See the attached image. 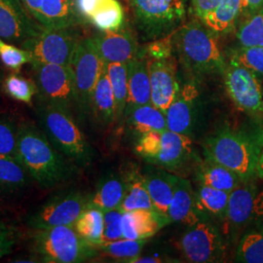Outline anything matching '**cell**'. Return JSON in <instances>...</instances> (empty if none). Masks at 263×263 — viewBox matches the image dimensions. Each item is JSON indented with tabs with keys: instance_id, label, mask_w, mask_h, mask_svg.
Here are the masks:
<instances>
[{
	"instance_id": "obj_6",
	"label": "cell",
	"mask_w": 263,
	"mask_h": 263,
	"mask_svg": "<svg viewBox=\"0 0 263 263\" xmlns=\"http://www.w3.org/2000/svg\"><path fill=\"white\" fill-rule=\"evenodd\" d=\"M38 100L71 111L77 106L74 76L70 66L31 63Z\"/></svg>"
},
{
	"instance_id": "obj_17",
	"label": "cell",
	"mask_w": 263,
	"mask_h": 263,
	"mask_svg": "<svg viewBox=\"0 0 263 263\" xmlns=\"http://www.w3.org/2000/svg\"><path fill=\"white\" fill-rule=\"evenodd\" d=\"M76 14L101 31H113L124 27V10L118 0H74Z\"/></svg>"
},
{
	"instance_id": "obj_15",
	"label": "cell",
	"mask_w": 263,
	"mask_h": 263,
	"mask_svg": "<svg viewBox=\"0 0 263 263\" xmlns=\"http://www.w3.org/2000/svg\"><path fill=\"white\" fill-rule=\"evenodd\" d=\"M261 196L253 180L245 181L229 193L226 221L233 238L252 226L261 212Z\"/></svg>"
},
{
	"instance_id": "obj_2",
	"label": "cell",
	"mask_w": 263,
	"mask_h": 263,
	"mask_svg": "<svg viewBox=\"0 0 263 263\" xmlns=\"http://www.w3.org/2000/svg\"><path fill=\"white\" fill-rule=\"evenodd\" d=\"M16 159L43 187H55L79 174V167L58 151L32 122L19 125Z\"/></svg>"
},
{
	"instance_id": "obj_7",
	"label": "cell",
	"mask_w": 263,
	"mask_h": 263,
	"mask_svg": "<svg viewBox=\"0 0 263 263\" xmlns=\"http://www.w3.org/2000/svg\"><path fill=\"white\" fill-rule=\"evenodd\" d=\"M179 248L188 262H222L226 258L224 238L211 219L202 218L187 226L179 239Z\"/></svg>"
},
{
	"instance_id": "obj_42",
	"label": "cell",
	"mask_w": 263,
	"mask_h": 263,
	"mask_svg": "<svg viewBox=\"0 0 263 263\" xmlns=\"http://www.w3.org/2000/svg\"><path fill=\"white\" fill-rule=\"evenodd\" d=\"M161 136L162 132H148L141 135L135 145V152L151 164L159 153Z\"/></svg>"
},
{
	"instance_id": "obj_40",
	"label": "cell",
	"mask_w": 263,
	"mask_h": 263,
	"mask_svg": "<svg viewBox=\"0 0 263 263\" xmlns=\"http://www.w3.org/2000/svg\"><path fill=\"white\" fill-rule=\"evenodd\" d=\"M0 61L10 69L19 70L24 65L32 63V56L27 50L0 38Z\"/></svg>"
},
{
	"instance_id": "obj_27",
	"label": "cell",
	"mask_w": 263,
	"mask_h": 263,
	"mask_svg": "<svg viewBox=\"0 0 263 263\" xmlns=\"http://www.w3.org/2000/svg\"><path fill=\"white\" fill-rule=\"evenodd\" d=\"M243 11L242 0H221L215 10L201 22L217 36L227 35L235 29L236 24Z\"/></svg>"
},
{
	"instance_id": "obj_49",
	"label": "cell",
	"mask_w": 263,
	"mask_h": 263,
	"mask_svg": "<svg viewBox=\"0 0 263 263\" xmlns=\"http://www.w3.org/2000/svg\"><path fill=\"white\" fill-rule=\"evenodd\" d=\"M159 263V262H168V260H166L163 257L159 256H138L137 258H135L131 263Z\"/></svg>"
},
{
	"instance_id": "obj_28",
	"label": "cell",
	"mask_w": 263,
	"mask_h": 263,
	"mask_svg": "<svg viewBox=\"0 0 263 263\" xmlns=\"http://www.w3.org/2000/svg\"><path fill=\"white\" fill-rule=\"evenodd\" d=\"M91 112L95 119L103 126H109L116 121L115 98L105 68L95 86L91 100Z\"/></svg>"
},
{
	"instance_id": "obj_23",
	"label": "cell",
	"mask_w": 263,
	"mask_h": 263,
	"mask_svg": "<svg viewBox=\"0 0 263 263\" xmlns=\"http://www.w3.org/2000/svg\"><path fill=\"white\" fill-rule=\"evenodd\" d=\"M127 189L125 177L107 174L99 180L94 194L90 196L89 207L98 208L103 212L118 209Z\"/></svg>"
},
{
	"instance_id": "obj_41",
	"label": "cell",
	"mask_w": 263,
	"mask_h": 263,
	"mask_svg": "<svg viewBox=\"0 0 263 263\" xmlns=\"http://www.w3.org/2000/svg\"><path fill=\"white\" fill-rule=\"evenodd\" d=\"M19 126L8 116L0 117V155L16 158Z\"/></svg>"
},
{
	"instance_id": "obj_35",
	"label": "cell",
	"mask_w": 263,
	"mask_h": 263,
	"mask_svg": "<svg viewBox=\"0 0 263 263\" xmlns=\"http://www.w3.org/2000/svg\"><path fill=\"white\" fill-rule=\"evenodd\" d=\"M105 70L116 104V121L122 119L128 100V64L111 63L105 64Z\"/></svg>"
},
{
	"instance_id": "obj_47",
	"label": "cell",
	"mask_w": 263,
	"mask_h": 263,
	"mask_svg": "<svg viewBox=\"0 0 263 263\" xmlns=\"http://www.w3.org/2000/svg\"><path fill=\"white\" fill-rule=\"evenodd\" d=\"M21 2L24 4L26 9L30 13V15L37 21L43 0H21Z\"/></svg>"
},
{
	"instance_id": "obj_11",
	"label": "cell",
	"mask_w": 263,
	"mask_h": 263,
	"mask_svg": "<svg viewBox=\"0 0 263 263\" xmlns=\"http://www.w3.org/2000/svg\"><path fill=\"white\" fill-rule=\"evenodd\" d=\"M70 67L74 76L77 107L81 112L88 114L91 112L95 86L105 68V63L100 56L93 38L79 41Z\"/></svg>"
},
{
	"instance_id": "obj_26",
	"label": "cell",
	"mask_w": 263,
	"mask_h": 263,
	"mask_svg": "<svg viewBox=\"0 0 263 263\" xmlns=\"http://www.w3.org/2000/svg\"><path fill=\"white\" fill-rule=\"evenodd\" d=\"M37 22L46 28H72L81 23L74 0H43Z\"/></svg>"
},
{
	"instance_id": "obj_22",
	"label": "cell",
	"mask_w": 263,
	"mask_h": 263,
	"mask_svg": "<svg viewBox=\"0 0 263 263\" xmlns=\"http://www.w3.org/2000/svg\"><path fill=\"white\" fill-rule=\"evenodd\" d=\"M147 104H151L148 60L139 54L136 59L128 63V100L126 110Z\"/></svg>"
},
{
	"instance_id": "obj_45",
	"label": "cell",
	"mask_w": 263,
	"mask_h": 263,
	"mask_svg": "<svg viewBox=\"0 0 263 263\" xmlns=\"http://www.w3.org/2000/svg\"><path fill=\"white\" fill-rule=\"evenodd\" d=\"M19 240V231L16 227L0 220V258L10 254Z\"/></svg>"
},
{
	"instance_id": "obj_12",
	"label": "cell",
	"mask_w": 263,
	"mask_h": 263,
	"mask_svg": "<svg viewBox=\"0 0 263 263\" xmlns=\"http://www.w3.org/2000/svg\"><path fill=\"white\" fill-rule=\"evenodd\" d=\"M79 41L71 28H44L21 48L31 54L32 63L70 66Z\"/></svg>"
},
{
	"instance_id": "obj_21",
	"label": "cell",
	"mask_w": 263,
	"mask_h": 263,
	"mask_svg": "<svg viewBox=\"0 0 263 263\" xmlns=\"http://www.w3.org/2000/svg\"><path fill=\"white\" fill-rule=\"evenodd\" d=\"M170 222L190 226L201 219L196 207V194L191 182L179 177L170 205Z\"/></svg>"
},
{
	"instance_id": "obj_37",
	"label": "cell",
	"mask_w": 263,
	"mask_h": 263,
	"mask_svg": "<svg viewBox=\"0 0 263 263\" xmlns=\"http://www.w3.org/2000/svg\"><path fill=\"white\" fill-rule=\"evenodd\" d=\"M237 39L240 46L263 47V8L253 14L239 27Z\"/></svg>"
},
{
	"instance_id": "obj_51",
	"label": "cell",
	"mask_w": 263,
	"mask_h": 263,
	"mask_svg": "<svg viewBox=\"0 0 263 263\" xmlns=\"http://www.w3.org/2000/svg\"><path fill=\"white\" fill-rule=\"evenodd\" d=\"M0 83H1V70H0Z\"/></svg>"
},
{
	"instance_id": "obj_24",
	"label": "cell",
	"mask_w": 263,
	"mask_h": 263,
	"mask_svg": "<svg viewBox=\"0 0 263 263\" xmlns=\"http://www.w3.org/2000/svg\"><path fill=\"white\" fill-rule=\"evenodd\" d=\"M178 179V176L165 171L153 172L144 177V183L149 193L154 210L168 219L170 205Z\"/></svg>"
},
{
	"instance_id": "obj_13",
	"label": "cell",
	"mask_w": 263,
	"mask_h": 263,
	"mask_svg": "<svg viewBox=\"0 0 263 263\" xmlns=\"http://www.w3.org/2000/svg\"><path fill=\"white\" fill-rule=\"evenodd\" d=\"M44 29L21 0H0V38L22 46Z\"/></svg>"
},
{
	"instance_id": "obj_38",
	"label": "cell",
	"mask_w": 263,
	"mask_h": 263,
	"mask_svg": "<svg viewBox=\"0 0 263 263\" xmlns=\"http://www.w3.org/2000/svg\"><path fill=\"white\" fill-rule=\"evenodd\" d=\"M2 89L10 98L28 104L32 103L34 96L37 93L34 81L16 73L10 74L4 79Z\"/></svg>"
},
{
	"instance_id": "obj_39",
	"label": "cell",
	"mask_w": 263,
	"mask_h": 263,
	"mask_svg": "<svg viewBox=\"0 0 263 263\" xmlns=\"http://www.w3.org/2000/svg\"><path fill=\"white\" fill-rule=\"evenodd\" d=\"M229 60L235 61L263 79V47L240 46L231 52Z\"/></svg>"
},
{
	"instance_id": "obj_10",
	"label": "cell",
	"mask_w": 263,
	"mask_h": 263,
	"mask_svg": "<svg viewBox=\"0 0 263 263\" xmlns=\"http://www.w3.org/2000/svg\"><path fill=\"white\" fill-rule=\"evenodd\" d=\"M143 33L149 38L167 36L185 19L184 0H132Z\"/></svg>"
},
{
	"instance_id": "obj_25",
	"label": "cell",
	"mask_w": 263,
	"mask_h": 263,
	"mask_svg": "<svg viewBox=\"0 0 263 263\" xmlns=\"http://www.w3.org/2000/svg\"><path fill=\"white\" fill-rule=\"evenodd\" d=\"M124 117L129 129L138 137L148 132H163L168 129L166 113L152 104L130 108L125 111Z\"/></svg>"
},
{
	"instance_id": "obj_50",
	"label": "cell",
	"mask_w": 263,
	"mask_h": 263,
	"mask_svg": "<svg viewBox=\"0 0 263 263\" xmlns=\"http://www.w3.org/2000/svg\"><path fill=\"white\" fill-rule=\"evenodd\" d=\"M256 172H257V176L260 177L261 179H263V151L262 152H261V154H260L258 163H257V169H256Z\"/></svg>"
},
{
	"instance_id": "obj_9",
	"label": "cell",
	"mask_w": 263,
	"mask_h": 263,
	"mask_svg": "<svg viewBox=\"0 0 263 263\" xmlns=\"http://www.w3.org/2000/svg\"><path fill=\"white\" fill-rule=\"evenodd\" d=\"M226 92L237 109L263 123V90L260 79L233 60L224 70Z\"/></svg>"
},
{
	"instance_id": "obj_8",
	"label": "cell",
	"mask_w": 263,
	"mask_h": 263,
	"mask_svg": "<svg viewBox=\"0 0 263 263\" xmlns=\"http://www.w3.org/2000/svg\"><path fill=\"white\" fill-rule=\"evenodd\" d=\"M90 196L80 191L60 192L29 215L26 223L32 230L73 226L77 218L89 208Z\"/></svg>"
},
{
	"instance_id": "obj_34",
	"label": "cell",
	"mask_w": 263,
	"mask_h": 263,
	"mask_svg": "<svg viewBox=\"0 0 263 263\" xmlns=\"http://www.w3.org/2000/svg\"><path fill=\"white\" fill-rule=\"evenodd\" d=\"M73 227L76 232L95 246L103 243L104 233V212L98 208L86 209L77 218Z\"/></svg>"
},
{
	"instance_id": "obj_14",
	"label": "cell",
	"mask_w": 263,
	"mask_h": 263,
	"mask_svg": "<svg viewBox=\"0 0 263 263\" xmlns=\"http://www.w3.org/2000/svg\"><path fill=\"white\" fill-rule=\"evenodd\" d=\"M202 112L196 85L186 83L179 89V94L166 111L167 127L170 131L193 138L201 122Z\"/></svg>"
},
{
	"instance_id": "obj_18",
	"label": "cell",
	"mask_w": 263,
	"mask_h": 263,
	"mask_svg": "<svg viewBox=\"0 0 263 263\" xmlns=\"http://www.w3.org/2000/svg\"><path fill=\"white\" fill-rule=\"evenodd\" d=\"M93 40L105 64H128L140 54L137 38L124 27L113 31H101Z\"/></svg>"
},
{
	"instance_id": "obj_43",
	"label": "cell",
	"mask_w": 263,
	"mask_h": 263,
	"mask_svg": "<svg viewBox=\"0 0 263 263\" xmlns=\"http://www.w3.org/2000/svg\"><path fill=\"white\" fill-rule=\"evenodd\" d=\"M122 211L118 209L104 212V233L103 243L123 238Z\"/></svg>"
},
{
	"instance_id": "obj_4",
	"label": "cell",
	"mask_w": 263,
	"mask_h": 263,
	"mask_svg": "<svg viewBox=\"0 0 263 263\" xmlns=\"http://www.w3.org/2000/svg\"><path fill=\"white\" fill-rule=\"evenodd\" d=\"M36 115L39 128L44 132L49 141L77 167L85 168L94 162L95 149L70 110L40 103Z\"/></svg>"
},
{
	"instance_id": "obj_1",
	"label": "cell",
	"mask_w": 263,
	"mask_h": 263,
	"mask_svg": "<svg viewBox=\"0 0 263 263\" xmlns=\"http://www.w3.org/2000/svg\"><path fill=\"white\" fill-rule=\"evenodd\" d=\"M205 157L234 172L243 181L257 176L263 151V123L253 121L242 127L224 124L203 142Z\"/></svg>"
},
{
	"instance_id": "obj_32",
	"label": "cell",
	"mask_w": 263,
	"mask_h": 263,
	"mask_svg": "<svg viewBox=\"0 0 263 263\" xmlns=\"http://www.w3.org/2000/svg\"><path fill=\"white\" fill-rule=\"evenodd\" d=\"M235 261L263 263V222L246 228L238 241Z\"/></svg>"
},
{
	"instance_id": "obj_44",
	"label": "cell",
	"mask_w": 263,
	"mask_h": 263,
	"mask_svg": "<svg viewBox=\"0 0 263 263\" xmlns=\"http://www.w3.org/2000/svg\"><path fill=\"white\" fill-rule=\"evenodd\" d=\"M173 33L166 37L154 40L144 48L141 52V56L147 60H166L173 57Z\"/></svg>"
},
{
	"instance_id": "obj_20",
	"label": "cell",
	"mask_w": 263,
	"mask_h": 263,
	"mask_svg": "<svg viewBox=\"0 0 263 263\" xmlns=\"http://www.w3.org/2000/svg\"><path fill=\"white\" fill-rule=\"evenodd\" d=\"M171 223L155 210H136L123 214V238L146 240L155 235L161 228Z\"/></svg>"
},
{
	"instance_id": "obj_29",
	"label": "cell",
	"mask_w": 263,
	"mask_h": 263,
	"mask_svg": "<svg viewBox=\"0 0 263 263\" xmlns=\"http://www.w3.org/2000/svg\"><path fill=\"white\" fill-rule=\"evenodd\" d=\"M196 176L200 184L223 190L228 193L244 182L234 172L209 158L199 165Z\"/></svg>"
},
{
	"instance_id": "obj_33",
	"label": "cell",
	"mask_w": 263,
	"mask_h": 263,
	"mask_svg": "<svg viewBox=\"0 0 263 263\" xmlns=\"http://www.w3.org/2000/svg\"><path fill=\"white\" fill-rule=\"evenodd\" d=\"M125 179L127 181V189L119 207L123 213L136 210H154L149 193L144 183V177L132 172L125 177Z\"/></svg>"
},
{
	"instance_id": "obj_48",
	"label": "cell",
	"mask_w": 263,
	"mask_h": 263,
	"mask_svg": "<svg viewBox=\"0 0 263 263\" xmlns=\"http://www.w3.org/2000/svg\"><path fill=\"white\" fill-rule=\"evenodd\" d=\"M244 11H248L250 14L263 8V0H242Z\"/></svg>"
},
{
	"instance_id": "obj_5",
	"label": "cell",
	"mask_w": 263,
	"mask_h": 263,
	"mask_svg": "<svg viewBox=\"0 0 263 263\" xmlns=\"http://www.w3.org/2000/svg\"><path fill=\"white\" fill-rule=\"evenodd\" d=\"M32 250L41 261L79 263L99 255V249L76 232L72 226H57L33 230Z\"/></svg>"
},
{
	"instance_id": "obj_46",
	"label": "cell",
	"mask_w": 263,
	"mask_h": 263,
	"mask_svg": "<svg viewBox=\"0 0 263 263\" xmlns=\"http://www.w3.org/2000/svg\"><path fill=\"white\" fill-rule=\"evenodd\" d=\"M221 0H191L192 10L198 19L203 20L215 10Z\"/></svg>"
},
{
	"instance_id": "obj_19",
	"label": "cell",
	"mask_w": 263,
	"mask_h": 263,
	"mask_svg": "<svg viewBox=\"0 0 263 263\" xmlns=\"http://www.w3.org/2000/svg\"><path fill=\"white\" fill-rule=\"evenodd\" d=\"M193 156L192 138L167 129L162 132L159 153L151 164L176 171L188 163Z\"/></svg>"
},
{
	"instance_id": "obj_36",
	"label": "cell",
	"mask_w": 263,
	"mask_h": 263,
	"mask_svg": "<svg viewBox=\"0 0 263 263\" xmlns=\"http://www.w3.org/2000/svg\"><path fill=\"white\" fill-rule=\"evenodd\" d=\"M146 240H131L121 238L112 242H104L96 247L100 252L109 257L123 262L131 263L135 258L140 256Z\"/></svg>"
},
{
	"instance_id": "obj_31",
	"label": "cell",
	"mask_w": 263,
	"mask_h": 263,
	"mask_svg": "<svg viewBox=\"0 0 263 263\" xmlns=\"http://www.w3.org/2000/svg\"><path fill=\"white\" fill-rule=\"evenodd\" d=\"M30 175L18 160L0 155V195L16 193L29 183Z\"/></svg>"
},
{
	"instance_id": "obj_16",
	"label": "cell",
	"mask_w": 263,
	"mask_h": 263,
	"mask_svg": "<svg viewBox=\"0 0 263 263\" xmlns=\"http://www.w3.org/2000/svg\"><path fill=\"white\" fill-rule=\"evenodd\" d=\"M151 104L166 113L180 89L173 57L166 60H148Z\"/></svg>"
},
{
	"instance_id": "obj_30",
	"label": "cell",
	"mask_w": 263,
	"mask_h": 263,
	"mask_svg": "<svg viewBox=\"0 0 263 263\" xmlns=\"http://www.w3.org/2000/svg\"><path fill=\"white\" fill-rule=\"evenodd\" d=\"M195 194L196 207L201 219H217L219 221L226 220L229 202L228 192L200 184L197 191H195Z\"/></svg>"
},
{
	"instance_id": "obj_3",
	"label": "cell",
	"mask_w": 263,
	"mask_h": 263,
	"mask_svg": "<svg viewBox=\"0 0 263 263\" xmlns=\"http://www.w3.org/2000/svg\"><path fill=\"white\" fill-rule=\"evenodd\" d=\"M217 35L203 24L192 21L179 27L173 35L174 48L182 65L195 76L223 74L227 63Z\"/></svg>"
}]
</instances>
